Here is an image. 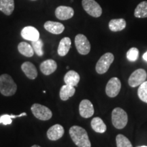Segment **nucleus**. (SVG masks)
Listing matches in <instances>:
<instances>
[{
  "label": "nucleus",
  "instance_id": "obj_1",
  "mask_svg": "<svg viewBox=\"0 0 147 147\" xmlns=\"http://www.w3.org/2000/svg\"><path fill=\"white\" fill-rule=\"evenodd\" d=\"M71 140L78 147H91V144L87 131L80 126L74 125L69 130Z\"/></svg>",
  "mask_w": 147,
  "mask_h": 147
},
{
  "label": "nucleus",
  "instance_id": "obj_2",
  "mask_svg": "<svg viewBox=\"0 0 147 147\" xmlns=\"http://www.w3.org/2000/svg\"><path fill=\"white\" fill-rule=\"evenodd\" d=\"M17 86L10 75L7 74L0 76V93L4 96H12L15 94Z\"/></svg>",
  "mask_w": 147,
  "mask_h": 147
},
{
  "label": "nucleus",
  "instance_id": "obj_3",
  "mask_svg": "<svg viewBox=\"0 0 147 147\" xmlns=\"http://www.w3.org/2000/svg\"><path fill=\"white\" fill-rule=\"evenodd\" d=\"M128 122L127 114L123 109L116 108L112 112V123L113 126L118 129H123Z\"/></svg>",
  "mask_w": 147,
  "mask_h": 147
},
{
  "label": "nucleus",
  "instance_id": "obj_4",
  "mask_svg": "<svg viewBox=\"0 0 147 147\" xmlns=\"http://www.w3.org/2000/svg\"><path fill=\"white\" fill-rule=\"evenodd\" d=\"M114 55L111 53H106L101 57L95 66V70L99 74H103L107 72L110 66L114 61Z\"/></svg>",
  "mask_w": 147,
  "mask_h": 147
},
{
  "label": "nucleus",
  "instance_id": "obj_5",
  "mask_svg": "<svg viewBox=\"0 0 147 147\" xmlns=\"http://www.w3.org/2000/svg\"><path fill=\"white\" fill-rule=\"evenodd\" d=\"M33 115L39 120L48 121L52 118V111L47 106L40 104H34L31 108Z\"/></svg>",
  "mask_w": 147,
  "mask_h": 147
},
{
  "label": "nucleus",
  "instance_id": "obj_6",
  "mask_svg": "<svg viewBox=\"0 0 147 147\" xmlns=\"http://www.w3.org/2000/svg\"><path fill=\"white\" fill-rule=\"evenodd\" d=\"M82 5L87 14L93 17H100L102 14V9L95 0H82Z\"/></svg>",
  "mask_w": 147,
  "mask_h": 147
},
{
  "label": "nucleus",
  "instance_id": "obj_7",
  "mask_svg": "<svg viewBox=\"0 0 147 147\" xmlns=\"http://www.w3.org/2000/svg\"><path fill=\"white\" fill-rule=\"evenodd\" d=\"M75 45L80 55H86L91 51V44L87 38L83 34H78L75 37Z\"/></svg>",
  "mask_w": 147,
  "mask_h": 147
},
{
  "label": "nucleus",
  "instance_id": "obj_8",
  "mask_svg": "<svg viewBox=\"0 0 147 147\" xmlns=\"http://www.w3.org/2000/svg\"><path fill=\"white\" fill-rule=\"evenodd\" d=\"M147 78L146 71L144 69H138L131 74L128 80L130 87H136L143 83Z\"/></svg>",
  "mask_w": 147,
  "mask_h": 147
},
{
  "label": "nucleus",
  "instance_id": "obj_9",
  "mask_svg": "<svg viewBox=\"0 0 147 147\" xmlns=\"http://www.w3.org/2000/svg\"><path fill=\"white\" fill-rule=\"evenodd\" d=\"M121 82L117 77L110 79L106 87V93L108 97H115L121 91Z\"/></svg>",
  "mask_w": 147,
  "mask_h": 147
},
{
  "label": "nucleus",
  "instance_id": "obj_10",
  "mask_svg": "<svg viewBox=\"0 0 147 147\" xmlns=\"http://www.w3.org/2000/svg\"><path fill=\"white\" fill-rule=\"evenodd\" d=\"M79 113L82 117L88 119L94 115L93 104L89 100H82L79 105Z\"/></svg>",
  "mask_w": 147,
  "mask_h": 147
},
{
  "label": "nucleus",
  "instance_id": "obj_11",
  "mask_svg": "<svg viewBox=\"0 0 147 147\" xmlns=\"http://www.w3.org/2000/svg\"><path fill=\"white\" fill-rule=\"evenodd\" d=\"M74 14V9L71 7L61 5L56 8L55 10V16L59 20L65 21L72 18Z\"/></svg>",
  "mask_w": 147,
  "mask_h": 147
},
{
  "label": "nucleus",
  "instance_id": "obj_12",
  "mask_svg": "<svg viewBox=\"0 0 147 147\" xmlns=\"http://www.w3.org/2000/svg\"><path fill=\"white\" fill-rule=\"evenodd\" d=\"M21 36L23 39L33 42L40 39V33L34 27L27 26L21 30Z\"/></svg>",
  "mask_w": 147,
  "mask_h": 147
},
{
  "label": "nucleus",
  "instance_id": "obj_13",
  "mask_svg": "<svg viewBox=\"0 0 147 147\" xmlns=\"http://www.w3.org/2000/svg\"><path fill=\"white\" fill-rule=\"evenodd\" d=\"M64 134V128L59 124H56L51 127L47 131V135L50 140H58Z\"/></svg>",
  "mask_w": 147,
  "mask_h": 147
},
{
  "label": "nucleus",
  "instance_id": "obj_14",
  "mask_svg": "<svg viewBox=\"0 0 147 147\" xmlns=\"http://www.w3.org/2000/svg\"><path fill=\"white\" fill-rule=\"evenodd\" d=\"M57 68V64L55 61L53 59L45 60L40 65V71L46 76H49L55 72Z\"/></svg>",
  "mask_w": 147,
  "mask_h": 147
},
{
  "label": "nucleus",
  "instance_id": "obj_15",
  "mask_svg": "<svg viewBox=\"0 0 147 147\" xmlns=\"http://www.w3.org/2000/svg\"><path fill=\"white\" fill-rule=\"evenodd\" d=\"M45 29L53 34H61L65 29V27L62 23L55 21H47L44 25Z\"/></svg>",
  "mask_w": 147,
  "mask_h": 147
},
{
  "label": "nucleus",
  "instance_id": "obj_16",
  "mask_svg": "<svg viewBox=\"0 0 147 147\" xmlns=\"http://www.w3.org/2000/svg\"><path fill=\"white\" fill-rule=\"evenodd\" d=\"M21 69L27 78L34 80L38 76V71L34 64L29 61L24 62L21 65Z\"/></svg>",
  "mask_w": 147,
  "mask_h": 147
},
{
  "label": "nucleus",
  "instance_id": "obj_17",
  "mask_svg": "<svg viewBox=\"0 0 147 147\" xmlns=\"http://www.w3.org/2000/svg\"><path fill=\"white\" fill-rule=\"evenodd\" d=\"M80 79V75L76 71L70 70L65 74L64 76V82L65 84H68L75 87L78 86Z\"/></svg>",
  "mask_w": 147,
  "mask_h": 147
},
{
  "label": "nucleus",
  "instance_id": "obj_18",
  "mask_svg": "<svg viewBox=\"0 0 147 147\" xmlns=\"http://www.w3.org/2000/svg\"><path fill=\"white\" fill-rule=\"evenodd\" d=\"M71 42L70 38L68 37H65L62 38L61 40L57 49V53L59 56L64 57L69 52V49L71 48Z\"/></svg>",
  "mask_w": 147,
  "mask_h": 147
},
{
  "label": "nucleus",
  "instance_id": "obj_19",
  "mask_svg": "<svg viewBox=\"0 0 147 147\" xmlns=\"http://www.w3.org/2000/svg\"><path fill=\"white\" fill-rule=\"evenodd\" d=\"M76 93V89L74 87L64 84L61 87L59 92V96L61 100L63 101H67L69 97H72Z\"/></svg>",
  "mask_w": 147,
  "mask_h": 147
},
{
  "label": "nucleus",
  "instance_id": "obj_20",
  "mask_svg": "<svg viewBox=\"0 0 147 147\" xmlns=\"http://www.w3.org/2000/svg\"><path fill=\"white\" fill-rule=\"evenodd\" d=\"M108 27L110 31L114 32H120L123 30L126 27V21L123 18H117L111 20L108 23Z\"/></svg>",
  "mask_w": 147,
  "mask_h": 147
},
{
  "label": "nucleus",
  "instance_id": "obj_21",
  "mask_svg": "<svg viewBox=\"0 0 147 147\" xmlns=\"http://www.w3.org/2000/svg\"><path fill=\"white\" fill-rule=\"evenodd\" d=\"M14 10V0H0V11H1L5 15H11Z\"/></svg>",
  "mask_w": 147,
  "mask_h": 147
},
{
  "label": "nucleus",
  "instance_id": "obj_22",
  "mask_svg": "<svg viewBox=\"0 0 147 147\" xmlns=\"http://www.w3.org/2000/svg\"><path fill=\"white\" fill-rule=\"evenodd\" d=\"M91 127L97 133L103 134L106 132L107 127L103 120L100 117H95L92 119L91 122Z\"/></svg>",
  "mask_w": 147,
  "mask_h": 147
},
{
  "label": "nucleus",
  "instance_id": "obj_23",
  "mask_svg": "<svg viewBox=\"0 0 147 147\" xmlns=\"http://www.w3.org/2000/svg\"><path fill=\"white\" fill-rule=\"evenodd\" d=\"M18 52L27 57H32L34 56V51L32 46L25 42H21L18 45Z\"/></svg>",
  "mask_w": 147,
  "mask_h": 147
},
{
  "label": "nucleus",
  "instance_id": "obj_24",
  "mask_svg": "<svg viewBox=\"0 0 147 147\" xmlns=\"http://www.w3.org/2000/svg\"><path fill=\"white\" fill-rule=\"evenodd\" d=\"M134 16L136 18L147 17V1H144L140 3L134 11Z\"/></svg>",
  "mask_w": 147,
  "mask_h": 147
},
{
  "label": "nucleus",
  "instance_id": "obj_25",
  "mask_svg": "<svg viewBox=\"0 0 147 147\" xmlns=\"http://www.w3.org/2000/svg\"><path fill=\"white\" fill-rule=\"evenodd\" d=\"M116 142L117 147H133L129 140L122 134H119L117 136Z\"/></svg>",
  "mask_w": 147,
  "mask_h": 147
},
{
  "label": "nucleus",
  "instance_id": "obj_26",
  "mask_svg": "<svg viewBox=\"0 0 147 147\" xmlns=\"http://www.w3.org/2000/svg\"><path fill=\"white\" fill-rule=\"evenodd\" d=\"M27 113H23L20 114L19 115H3L0 117V124H3L4 125H8L12 124V119L16 118V117H21L23 116H26Z\"/></svg>",
  "mask_w": 147,
  "mask_h": 147
},
{
  "label": "nucleus",
  "instance_id": "obj_27",
  "mask_svg": "<svg viewBox=\"0 0 147 147\" xmlns=\"http://www.w3.org/2000/svg\"><path fill=\"white\" fill-rule=\"evenodd\" d=\"M32 47L34 49V53L39 57H42L44 55L43 51V41L41 39H38L36 41L32 42Z\"/></svg>",
  "mask_w": 147,
  "mask_h": 147
},
{
  "label": "nucleus",
  "instance_id": "obj_28",
  "mask_svg": "<svg viewBox=\"0 0 147 147\" xmlns=\"http://www.w3.org/2000/svg\"><path fill=\"white\" fill-rule=\"evenodd\" d=\"M138 95L141 101L147 103V81H144L140 85Z\"/></svg>",
  "mask_w": 147,
  "mask_h": 147
},
{
  "label": "nucleus",
  "instance_id": "obj_29",
  "mask_svg": "<svg viewBox=\"0 0 147 147\" xmlns=\"http://www.w3.org/2000/svg\"><path fill=\"white\" fill-rule=\"evenodd\" d=\"M139 56V51L137 48H131L127 53V59L129 61H135Z\"/></svg>",
  "mask_w": 147,
  "mask_h": 147
},
{
  "label": "nucleus",
  "instance_id": "obj_30",
  "mask_svg": "<svg viewBox=\"0 0 147 147\" xmlns=\"http://www.w3.org/2000/svg\"><path fill=\"white\" fill-rule=\"evenodd\" d=\"M142 58H143V59H144V60L145 61L147 62V51H146V53H144V55H143Z\"/></svg>",
  "mask_w": 147,
  "mask_h": 147
},
{
  "label": "nucleus",
  "instance_id": "obj_31",
  "mask_svg": "<svg viewBox=\"0 0 147 147\" xmlns=\"http://www.w3.org/2000/svg\"><path fill=\"white\" fill-rule=\"evenodd\" d=\"M31 147H41L40 146H39V145H37V144H35V145H33Z\"/></svg>",
  "mask_w": 147,
  "mask_h": 147
},
{
  "label": "nucleus",
  "instance_id": "obj_32",
  "mask_svg": "<svg viewBox=\"0 0 147 147\" xmlns=\"http://www.w3.org/2000/svg\"><path fill=\"white\" fill-rule=\"evenodd\" d=\"M138 147H147V146H138Z\"/></svg>",
  "mask_w": 147,
  "mask_h": 147
}]
</instances>
